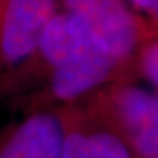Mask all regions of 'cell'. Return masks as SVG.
Here are the masks:
<instances>
[{
	"instance_id": "cell-5",
	"label": "cell",
	"mask_w": 158,
	"mask_h": 158,
	"mask_svg": "<svg viewBox=\"0 0 158 158\" xmlns=\"http://www.w3.org/2000/svg\"><path fill=\"white\" fill-rule=\"evenodd\" d=\"M82 132L84 147L88 158H136L127 142L110 127L100 124L86 117L78 106Z\"/></svg>"
},
{
	"instance_id": "cell-2",
	"label": "cell",
	"mask_w": 158,
	"mask_h": 158,
	"mask_svg": "<svg viewBox=\"0 0 158 158\" xmlns=\"http://www.w3.org/2000/svg\"><path fill=\"white\" fill-rule=\"evenodd\" d=\"M59 10L78 18L122 73L141 50L142 22L126 0H57Z\"/></svg>"
},
{
	"instance_id": "cell-7",
	"label": "cell",
	"mask_w": 158,
	"mask_h": 158,
	"mask_svg": "<svg viewBox=\"0 0 158 158\" xmlns=\"http://www.w3.org/2000/svg\"><path fill=\"white\" fill-rule=\"evenodd\" d=\"M139 69L149 84L158 91V40L151 41L139 50Z\"/></svg>"
},
{
	"instance_id": "cell-4",
	"label": "cell",
	"mask_w": 158,
	"mask_h": 158,
	"mask_svg": "<svg viewBox=\"0 0 158 158\" xmlns=\"http://www.w3.org/2000/svg\"><path fill=\"white\" fill-rule=\"evenodd\" d=\"M64 122L59 110L25 114L0 141V158H60Z\"/></svg>"
},
{
	"instance_id": "cell-6",
	"label": "cell",
	"mask_w": 158,
	"mask_h": 158,
	"mask_svg": "<svg viewBox=\"0 0 158 158\" xmlns=\"http://www.w3.org/2000/svg\"><path fill=\"white\" fill-rule=\"evenodd\" d=\"M64 122V141L60 158H88L84 147V132L78 108L75 106L59 110Z\"/></svg>"
},
{
	"instance_id": "cell-8",
	"label": "cell",
	"mask_w": 158,
	"mask_h": 158,
	"mask_svg": "<svg viewBox=\"0 0 158 158\" xmlns=\"http://www.w3.org/2000/svg\"><path fill=\"white\" fill-rule=\"evenodd\" d=\"M135 9L143 12L147 16L158 23V0H126Z\"/></svg>"
},
{
	"instance_id": "cell-3",
	"label": "cell",
	"mask_w": 158,
	"mask_h": 158,
	"mask_svg": "<svg viewBox=\"0 0 158 158\" xmlns=\"http://www.w3.org/2000/svg\"><path fill=\"white\" fill-rule=\"evenodd\" d=\"M57 12V0H0V79L32 54Z\"/></svg>"
},
{
	"instance_id": "cell-1",
	"label": "cell",
	"mask_w": 158,
	"mask_h": 158,
	"mask_svg": "<svg viewBox=\"0 0 158 158\" xmlns=\"http://www.w3.org/2000/svg\"><path fill=\"white\" fill-rule=\"evenodd\" d=\"M127 142L136 158H158V92L113 82L76 104Z\"/></svg>"
}]
</instances>
